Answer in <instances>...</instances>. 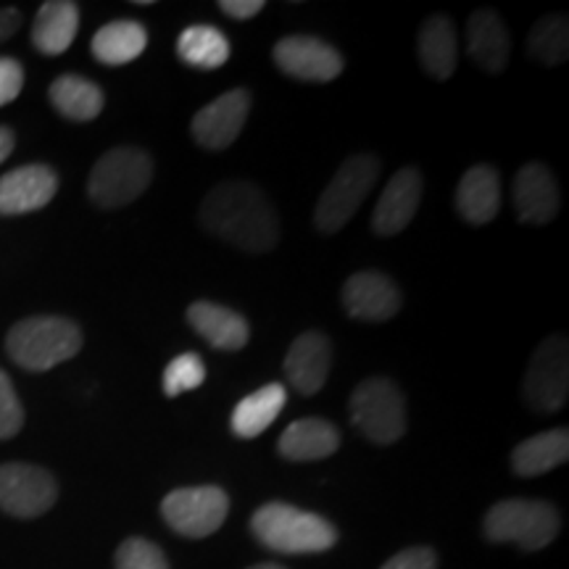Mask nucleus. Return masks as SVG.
<instances>
[{"label":"nucleus","mask_w":569,"mask_h":569,"mask_svg":"<svg viewBox=\"0 0 569 569\" xmlns=\"http://www.w3.org/2000/svg\"><path fill=\"white\" fill-rule=\"evenodd\" d=\"M569 459V432L567 427L538 432L528 440H522L511 451V467L519 478H538V475L551 472Z\"/></svg>","instance_id":"23"},{"label":"nucleus","mask_w":569,"mask_h":569,"mask_svg":"<svg viewBox=\"0 0 569 569\" xmlns=\"http://www.w3.org/2000/svg\"><path fill=\"white\" fill-rule=\"evenodd\" d=\"M117 569H169L167 553L148 538H127L113 553Z\"/></svg>","instance_id":"31"},{"label":"nucleus","mask_w":569,"mask_h":569,"mask_svg":"<svg viewBox=\"0 0 569 569\" xmlns=\"http://www.w3.org/2000/svg\"><path fill=\"white\" fill-rule=\"evenodd\" d=\"M248 113H251V92L230 90L196 113L190 132L206 151H224L243 132Z\"/></svg>","instance_id":"12"},{"label":"nucleus","mask_w":569,"mask_h":569,"mask_svg":"<svg viewBox=\"0 0 569 569\" xmlns=\"http://www.w3.org/2000/svg\"><path fill=\"white\" fill-rule=\"evenodd\" d=\"M274 63L303 82H332L343 71V56L311 34H290L274 46Z\"/></svg>","instance_id":"11"},{"label":"nucleus","mask_w":569,"mask_h":569,"mask_svg":"<svg viewBox=\"0 0 569 569\" xmlns=\"http://www.w3.org/2000/svg\"><path fill=\"white\" fill-rule=\"evenodd\" d=\"M343 306L348 317L359 322H388L401 311V290L388 274L356 272L343 284Z\"/></svg>","instance_id":"13"},{"label":"nucleus","mask_w":569,"mask_h":569,"mask_svg":"<svg viewBox=\"0 0 569 569\" xmlns=\"http://www.w3.org/2000/svg\"><path fill=\"white\" fill-rule=\"evenodd\" d=\"M51 106L69 122H92L103 111L106 96L96 82L80 74H61L48 90Z\"/></svg>","instance_id":"25"},{"label":"nucleus","mask_w":569,"mask_h":569,"mask_svg":"<svg viewBox=\"0 0 569 569\" xmlns=\"http://www.w3.org/2000/svg\"><path fill=\"white\" fill-rule=\"evenodd\" d=\"M251 532L261 546L277 553H322L338 543L336 525L315 511L272 501L253 511Z\"/></svg>","instance_id":"2"},{"label":"nucleus","mask_w":569,"mask_h":569,"mask_svg":"<svg viewBox=\"0 0 569 569\" xmlns=\"http://www.w3.org/2000/svg\"><path fill=\"white\" fill-rule=\"evenodd\" d=\"M80 348V325L67 317H27L6 336V353L27 372H48L74 359Z\"/></svg>","instance_id":"3"},{"label":"nucleus","mask_w":569,"mask_h":569,"mask_svg":"<svg viewBox=\"0 0 569 569\" xmlns=\"http://www.w3.org/2000/svg\"><path fill=\"white\" fill-rule=\"evenodd\" d=\"M24 88V69L17 59H0V109L13 103Z\"/></svg>","instance_id":"33"},{"label":"nucleus","mask_w":569,"mask_h":569,"mask_svg":"<svg viewBox=\"0 0 569 569\" xmlns=\"http://www.w3.org/2000/svg\"><path fill=\"white\" fill-rule=\"evenodd\" d=\"M177 56H180L188 67L213 71L224 67L227 59H230V40H227L217 27L193 24L177 38Z\"/></svg>","instance_id":"28"},{"label":"nucleus","mask_w":569,"mask_h":569,"mask_svg":"<svg viewBox=\"0 0 569 569\" xmlns=\"http://www.w3.org/2000/svg\"><path fill=\"white\" fill-rule=\"evenodd\" d=\"M201 224L213 238L243 248L248 253L272 251L280 240V219L274 206L251 182H222L203 198Z\"/></svg>","instance_id":"1"},{"label":"nucleus","mask_w":569,"mask_h":569,"mask_svg":"<svg viewBox=\"0 0 569 569\" xmlns=\"http://www.w3.org/2000/svg\"><path fill=\"white\" fill-rule=\"evenodd\" d=\"M351 419L372 443L390 446L407 432V398L388 377H369L353 390Z\"/></svg>","instance_id":"7"},{"label":"nucleus","mask_w":569,"mask_h":569,"mask_svg":"<svg viewBox=\"0 0 569 569\" xmlns=\"http://www.w3.org/2000/svg\"><path fill=\"white\" fill-rule=\"evenodd\" d=\"M59 174L46 163H27L0 177V217L38 211L53 201Z\"/></svg>","instance_id":"14"},{"label":"nucleus","mask_w":569,"mask_h":569,"mask_svg":"<svg viewBox=\"0 0 569 569\" xmlns=\"http://www.w3.org/2000/svg\"><path fill=\"white\" fill-rule=\"evenodd\" d=\"M206 380V365L198 353H180L163 369V393L169 398L201 388Z\"/></svg>","instance_id":"30"},{"label":"nucleus","mask_w":569,"mask_h":569,"mask_svg":"<svg viewBox=\"0 0 569 569\" xmlns=\"http://www.w3.org/2000/svg\"><path fill=\"white\" fill-rule=\"evenodd\" d=\"M80 30V6L71 0H48L40 6L32 24V46L42 56H61Z\"/></svg>","instance_id":"22"},{"label":"nucleus","mask_w":569,"mask_h":569,"mask_svg":"<svg viewBox=\"0 0 569 569\" xmlns=\"http://www.w3.org/2000/svg\"><path fill=\"white\" fill-rule=\"evenodd\" d=\"M380 177V161L375 156H351L340 163V169L327 182L317 201L315 224L319 232L332 234L351 222L353 213L361 209L369 190Z\"/></svg>","instance_id":"6"},{"label":"nucleus","mask_w":569,"mask_h":569,"mask_svg":"<svg viewBox=\"0 0 569 569\" xmlns=\"http://www.w3.org/2000/svg\"><path fill=\"white\" fill-rule=\"evenodd\" d=\"M163 522L182 538H209L230 515V496L217 486L177 488L161 501Z\"/></svg>","instance_id":"8"},{"label":"nucleus","mask_w":569,"mask_h":569,"mask_svg":"<svg viewBox=\"0 0 569 569\" xmlns=\"http://www.w3.org/2000/svg\"><path fill=\"white\" fill-rule=\"evenodd\" d=\"M380 569H438V557L427 546H415V549L390 557Z\"/></svg>","instance_id":"34"},{"label":"nucleus","mask_w":569,"mask_h":569,"mask_svg":"<svg viewBox=\"0 0 569 569\" xmlns=\"http://www.w3.org/2000/svg\"><path fill=\"white\" fill-rule=\"evenodd\" d=\"M251 569H284V567L272 565V561H267V565H256V567H251Z\"/></svg>","instance_id":"38"},{"label":"nucleus","mask_w":569,"mask_h":569,"mask_svg":"<svg viewBox=\"0 0 569 569\" xmlns=\"http://www.w3.org/2000/svg\"><path fill=\"white\" fill-rule=\"evenodd\" d=\"M340 448V430L327 419H298L277 440V451L288 461H319Z\"/></svg>","instance_id":"20"},{"label":"nucleus","mask_w":569,"mask_h":569,"mask_svg":"<svg viewBox=\"0 0 569 569\" xmlns=\"http://www.w3.org/2000/svg\"><path fill=\"white\" fill-rule=\"evenodd\" d=\"M522 393L528 407L540 415L565 409L569 396V343L565 336H551L536 348L525 372Z\"/></svg>","instance_id":"9"},{"label":"nucleus","mask_w":569,"mask_h":569,"mask_svg":"<svg viewBox=\"0 0 569 569\" xmlns=\"http://www.w3.org/2000/svg\"><path fill=\"white\" fill-rule=\"evenodd\" d=\"M284 403H288V390L280 382H269V386L253 390L234 407L230 419L232 432L243 440L261 436L280 417Z\"/></svg>","instance_id":"27"},{"label":"nucleus","mask_w":569,"mask_h":569,"mask_svg":"<svg viewBox=\"0 0 569 569\" xmlns=\"http://www.w3.org/2000/svg\"><path fill=\"white\" fill-rule=\"evenodd\" d=\"M419 61L425 71L436 80H448L459 63V46L453 21L448 17H430L419 30Z\"/></svg>","instance_id":"24"},{"label":"nucleus","mask_w":569,"mask_h":569,"mask_svg":"<svg viewBox=\"0 0 569 569\" xmlns=\"http://www.w3.org/2000/svg\"><path fill=\"white\" fill-rule=\"evenodd\" d=\"M467 48L472 61L488 74H501L509 63L511 40L503 19L496 11L480 9L469 17Z\"/></svg>","instance_id":"19"},{"label":"nucleus","mask_w":569,"mask_h":569,"mask_svg":"<svg viewBox=\"0 0 569 569\" xmlns=\"http://www.w3.org/2000/svg\"><path fill=\"white\" fill-rule=\"evenodd\" d=\"M90 48L92 56L106 67H124V63L140 59L142 51H146L148 32L140 21L117 19L96 32Z\"/></svg>","instance_id":"26"},{"label":"nucleus","mask_w":569,"mask_h":569,"mask_svg":"<svg viewBox=\"0 0 569 569\" xmlns=\"http://www.w3.org/2000/svg\"><path fill=\"white\" fill-rule=\"evenodd\" d=\"M219 9H222L230 19L243 21V19H253L256 13L264 9V3H261V0H222Z\"/></svg>","instance_id":"35"},{"label":"nucleus","mask_w":569,"mask_h":569,"mask_svg":"<svg viewBox=\"0 0 569 569\" xmlns=\"http://www.w3.org/2000/svg\"><path fill=\"white\" fill-rule=\"evenodd\" d=\"M486 536L493 543H515L525 551H540L559 536V511L549 501L507 498L486 515Z\"/></svg>","instance_id":"5"},{"label":"nucleus","mask_w":569,"mask_h":569,"mask_svg":"<svg viewBox=\"0 0 569 569\" xmlns=\"http://www.w3.org/2000/svg\"><path fill=\"white\" fill-rule=\"evenodd\" d=\"M457 211L469 224H488L501 209V177L496 169L480 167L467 169L457 188Z\"/></svg>","instance_id":"21"},{"label":"nucleus","mask_w":569,"mask_h":569,"mask_svg":"<svg viewBox=\"0 0 569 569\" xmlns=\"http://www.w3.org/2000/svg\"><path fill=\"white\" fill-rule=\"evenodd\" d=\"M13 146H17V134H13L9 127H0V163L9 159Z\"/></svg>","instance_id":"37"},{"label":"nucleus","mask_w":569,"mask_h":569,"mask_svg":"<svg viewBox=\"0 0 569 569\" xmlns=\"http://www.w3.org/2000/svg\"><path fill=\"white\" fill-rule=\"evenodd\" d=\"M188 322L217 351H240L251 338V327L243 315L211 301L190 303Z\"/></svg>","instance_id":"18"},{"label":"nucleus","mask_w":569,"mask_h":569,"mask_svg":"<svg viewBox=\"0 0 569 569\" xmlns=\"http://www.w3.org/2000/svg\"><path fill=\"white\" fill-rule=\"evenodd\" d=\"M153 180V159L132 146L113 148L96 161L88 177L90 201L101 209H122L138 201Z\"/></svg>","instance_id":"4"},{"label":"nucleus","mask_w":569,"mask_h":569,"mask_svg":"<svg viewBox=\"0 0 569 569\" xmlns=\"http://www.w3.org/2000/svg\"><path fill=\"white\" fill-rule=\"evenodd\" d=\"M24 427V407H21L11 377L0 369V440L19 436Z\"/></svg>","instance_id":"32"},{"label":"nucleus","mask_w":569,"mask_h":569,"mask_svg":"<svg viewBox=\"0 0 569 569\" xmlns=\"http://www.w3.org/2000/svg\"><path fill=\"white\" fill-rule=\"evenodd\" d=\"M59 498V486L48 469L34 465H0V509L19 519L46 515Z\"/></svg>","instance_id":"10"},{"label":"nucleus","mask_w":569,"mask_h":569,"mask_svg":"<svg viewBox=\"0 0 569 569\" xmlns=\"http://www.w3.org/2000/svg\"><path fill=\"white\" fill-rule=\"evenodd\" d=\"M528 51L546 67H559L569 56V21L565 13H549L530 30Z\"/></svg>","instance_id":"29"},{"label":"nucleus","mask_w":569,"mask_h":569,"mask_svg":"<svg viewBox=\"0 0 569 569\" xmlns=\"http://www.w3.org/2000/svg\"><path fill=\"white\" fill-rule=\"evenodd\" d=\"M511 201L525 224H549L559 211V184L546 163H525L511 184Z\"/></svg>","instance_id":"15"},{"label":"nucleus","mask_w":569,"mask_h":569,"mask_svg":"<svg viewBox=\"0 0 569 569\" xmlns=\"http://www.w3.org/2000/svg\"><path fill=\"white\" fill-rule=\"evenodd\" d=\"M332 367V346L322 332H303L293 340L284 356V377L288 386L301 396H317L327 382Z\"/></svg>","instance_id":"17"},{"label":"nucleus","mask_w":569,"mask_h":569,"mask_svg":"<svg viewBox=\"0 0 569 569\" xmlns=\"http://www.w3.org/2000/svg\"><path fill=\"white\" fill-rule=\"evenodd\" d=\"M21 27L19 9H0V42L11 40Z\"/></svg>","instance_id":"36"},{"label":"nucleus","mask_w":569,"mask_h":569,"mask_svg":"<svg viewBox=\"0 0 569 569\" xmlns=\"http://www.w3.org/2000/svg\"><path fill=\"white\" fill-rule=\"evenodd\" d=\"M422 174L417 172L415 167L401 169V172L393 174V180L386 184L380 201L375 206L372 213V227L377 234H398L403 232L415 219L419 209V201H422Z\"/></svg>","instance_id":"16"}]
</instances>
